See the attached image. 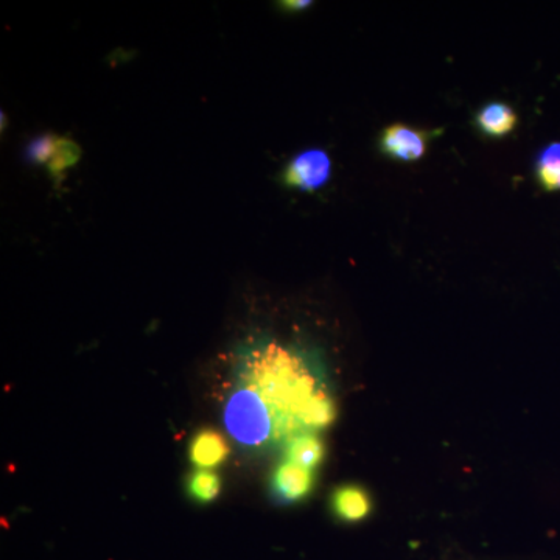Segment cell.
<instances>
[{
	"label": "cell",
	"mask_w": 560,
	"mask_h": 560,
	"mask_svg": "<svg viewBox=\"0 0 560 560\" xmlns=\"http://www.w3.org/2000/svg\"><path fill=\"white\" fill-rule=\"evenodd\" d=\"M478 130L492 139L506 138L515 130L518 116L508 103L492 102L482 106L475 117Z\"/></svg>",
	"instance_id": "6"
},
{
	"label": "cell",
	"mask_w": 560,
	"mask_h": 560,
	"mask_svg": "<svg viewBox=\"0 0 560 560\" xmlns=\"http://www.w3.org/2000/svg\"><path fill=\"white\" fill-rule=\"evenodd\" d=\"M536 176L547 191L560 190V142L540 151L536 162Z\"/></svg>",
	"instance_id": "10"
},
{
	"label": "cell",
	"mask_w": 560,
	"mask_h": 560,
	"mask_svg": "<svg viewBox=\"0 0 560 560\" xmlns=\"http://www.w3.org/2000/svg\"><path fill=\"white\" fill-rule=\"evenodd\" d=\"M221 480L212 470L198 469L187 480V493L190 499L200 504H208L219 497Z\"/></svg>",
	"instance_id": "11"
},
{
	"label": "cell",
	"mask_w": 560,
	"mask_h": 560,
	"mask_svg": "<svg viewBox=\"0 0 560 560\" xmlns=\"http://www.w3.org/2000/svg\"><path fill=\"white\" fill-rule=\"evenodd\" d=\"M434 132L419 130L410 125L393 124L382 131L378 139L382 154L394 161L416 162L422 160L429 150Z\"/></svg>",
	"instance_id": "3"
},
{
	"label": "cell",
	"mask_w": 560,
	"mask_h": 560,
	"mask_svg": "<svg viewBox=\"0 0 560 560\" xmlns=\"http://www.w3.org/2000/svg\"><path fill=\"white\" fill-rule=\"evenodd\" d=\"M324 458V445L318 438L312 433L301 434L293 438L287 447V460L305 467L308 470H315Z\"/></svg>",
	"instance_id": "9"
},
{
	"label": "cell",
	"mask_w": 560,
	"mask_h": 560,
	"mask_svg": "<svg viewBox=\"0 0 560 560\" xmlns=\"http://www.w3.org/2000/svg\"><path fill=\"white\" fill-rule=\"evenodd\" d=\"M331 506L342 521L357 522L370 514L371 501L363 489L357 486H342L334 493Z\"/></svg>",
	"instance_id": "7"
},
{
	"label": "cell",
	"mask_w": 560,
	"mask_h": 560,
	"mask_svg": "<svg viewBox=\"0 0 560 560\" xmlns=\"http://www.w3.org/2000/svg\"><path fill=\"white\" fill-rule=\"evenodd\" d=\"M80 160L81 149L79 143L75 140L66 138V136H57L46 168L51 179L60 184L65 179L66 172L72 168L73 165L79 164Z\"/></svg>",
	"instance_id": "8"
},
{
	"label": "cell",
	"mask_w": 560,
	"mask_h": 560,
	"mask_svg": "<svg viewBox=\"0 0 560 560\" xmlns=\"http://www.w3.org/2000/svg\"><path fill=\"white\" fill-rule=\"evenodd\" d=\"M315 485L313 470L285 460L275 470L271 478V490L283 503H296L312 492Z\"/></svg>",
	"instance_id": "4"
},
{
	"label": "cell",
	"mask_w": 560,
	"mask_h": 560,
	"mask_svg": "<svg viewBox=\"0 0 560 560\" xmlns=\"http://www.w3.org/2000/svg\"><path fill=\"white\" fill-rule=\"evenodd\" d=\"M311 5L312 2H305V0H301V2H282L280 3V9L283 11H290V13H296V11L308 9Z\"/></svg>",
	"instance_id": "13"
},
{
	"label": "cell",
	"mask_w": 560,
	"mask_h": 560,
	"mask_svg": "<svg viewBox=\"0 0 560 560\" xmlns=\"http://www.w3.org/2000/svg\"><path fill=\"white\" fill-rule=\"evenodd\" d=\"M230 453V445L219 431L205 429L191 438L189 456L197 469H215L228 459Z\"/></svg>",
	"instance_id": "5"
},
{
	"label": "cell",
	"mask_w": 560,
	"mask_h": 560,
	"mask_svg": "<svg viewBox=\"0 0 560 560\" xmlns=\"http://www.w3.org/2000/svg\"><path fill=\"white\" fill-rule=\"evenodd\" d=\"M331 161L324 150L301 151L291 158L282 172L283 186L301 191H316L329 183Z\"/></svg>",
	"instance_id": "2"
},
{
	"label": "cell",
	"mask_w": 560,
	"mask_h": 560,
	"mask_svg": "<svg viewBox=\"0 0 560 560\" xmlns=\"http://www.w3.org/2000/svg\"><path fill=\"white\" fill-rule=\"evenodd\" d=\"M55 138H57V135H51V132H44V135L33 138L24 150V160L27 161V164L33 165V167L46 165L51 149H54Z\"/></svg>",
	"instance_id": "12"
},
{
	"label": "cell",
	"mask_w": 560,
	"mask_h": 560,
	"mask_svg": "<svg viewBox=\"0 0 560 560\" xmlns=\"http://www.w3.org/2000/svg\"><path fill=\"white\" fill-rule=\"evenodd\" d=\"M245 381L224 410L228 431L241 444L259 447L298 438L334 419L331 400L304 363L275 342L256 350Z\"/></svg>",
	"instance_id": "1"
}]
</instances>
